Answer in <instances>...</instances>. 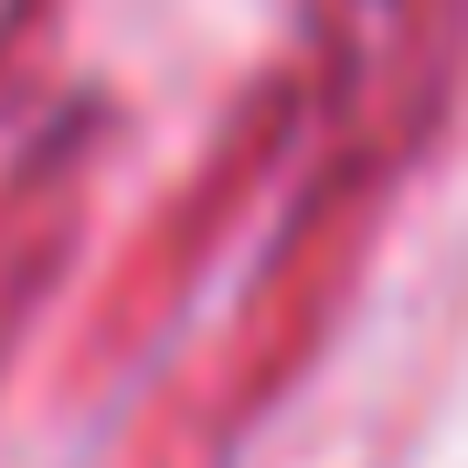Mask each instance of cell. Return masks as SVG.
Instances as JSON below:
<instances>
[{
	"label": "cell",
	"instance_id": "obj_1",
	"mask_svg": "<svg viewBox=\"0 0 468 468\" xmlns=\"http://www.w3.org/2000/svg\"><path fill=\"white\" fill-rule=\"evenodd\" d=\"M373 11H383V0H373Z\"/></svg>",
	"mask_w": 468,
	"mask_h": 468
}]
</instances>
